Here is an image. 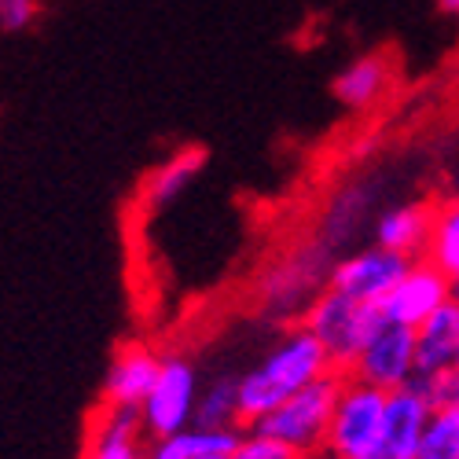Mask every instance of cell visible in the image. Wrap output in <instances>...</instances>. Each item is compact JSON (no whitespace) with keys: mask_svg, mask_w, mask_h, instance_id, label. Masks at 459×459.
<instances>
[{"mask_svg":"<svg viewBox=\"0 0 459 459\" xmlns=\"http://www.w3.org/2000/svg\"><path fill=\"white\" fill-rule=\"evenodd\" d=\"M338 371L327 357V350L320 346V338L298 324L287 327L257 364H250L239 375V401H243V423H257L269 411H276L283 401H290L294 394H301L305 386H313L324 375Z\"/></svg>","mask_w":459,"mask_h":459,"instance_id":"obj_1","label":"cell"},{"mask_svg":"<svg viewBox=\"0 0 459 459\" xmlns=\"http://www.w3.org/2000/svg\"><path fill=\"white\" fill-rule=\"evenodd\" d=\"M378 320H382L378 305L357 301V298L342 294L334 287H324L309 301V309L301 313V324L320 338V346L327 350V357L338 371L357 364V357L368 346V338L378 327Z\"/></svg>","mask_w":459,"mask_h":459,"instance_id":"obj_2","label":"cell"},{"mask_svg":"<svg viewBox=\"0 0 459 459\" xmlns=\"http://www.w3.org/2000/svg\"><path fill=\"white\" fill-rule=\"evenodd\" d=\"M342 382L346 378H342L338 371L324 375L320 382H313V386H305L290 401H283L276 411L257 419L254 430L290 445L301 455L327 448V430H331V415H334V404H338V394H342Z\"/></svg>","mask_w":459,"mask_h":459,"instance_id":"obj_3","label":"cell"},{"mask_svg":"<svg viewBox=\"0 0 459 459\" xmlns=\"http://www.w3.org/2000/svg\"><path fill=\"white\" fill-rule=\"evenodd\" d=\"M386 404H390V394L371 386V382H360V378L342 382L331 430H327V455L364 459L368 452H375L382 437V423H386Z\"/></svg>","mask_w":459,"mask_h":459,"instance_id":"obj_4","label":"cell"},{"mask_svg":"<svg viewBox=\"0 0 459 459\" xmlns=\"http://www.w3.org/2000/svg\"><path fill=\"white\" fill-rule=\"evenodd\" d=\"M350 371H353V378L371 382V386L386 390V394L411 386L415 375H419V334H415V327L394 324V320L382 316Z\"/></svg>","mask_w":459,"mask_h":459,"instance_id":"obj_5","label":"cell"},{"mask_svg":"<svg viewBox=\"0 0 459 459\" xmlns=\"http://www.w3.org/2000/svg\"><path fill=\"white\" fill-rule=\"evenodd\" d=\"M199 371L187 357H166L159 382L151 386L147 401L140 404L143 427L151 437H169L184 427L195 423V408H199Z\"/></svg>","mask_w":459,"mask_h":459,"instance_id":"obj_6","label":"cell"},{"mask_svg":"<svg viewBox=\"0 0 459 459\" xmlns=\"http://www.w3.org/2000/svg\"><path fill=\"white\" fill-rule=\"evenodd\" d=\"M411 261L415 257H408V254H397V250H386V247L371 243V247H360V250H353L346 257H338L327 287L382 309V301L394 294V287L411 269Z\"/></svg>","mask_w":459,"mask_h":459,"instance_id":"obj_7","label":"cell"},{"mask_svg":"<svg viewBox=\"0 0 459 459\" xmlns=\"http://www.w3.org/2000/svg\"><path fill=\"white\" fill-rule=\"evenodd\" d=\"M448 298H452V276L441 273L430 257H415L404 280L394 287V294L382 301V316L394 324L419 327V324H427Z\"/></svg>","mask_w":459,"mask_h":459,"instance_id":"obj_8","label":"cell"},{"mask_svg":"<svg viewBox=\"0 0 459 459\" xmlns=\"http://www.w3.org/2000/svg\"><path fill=\"white\" fill-rule=\"evenodd\" d=\"M415 386H423L434 401L427 434L419 441L415 459H459V371L448 375H415Z\"/></svg>","mask_w":459,"mask_h":459,"instance_id":"obj_9","label":"cell"},{"mask_svg":"<svg viewBox=\"0 0 459 459\" xmlns=\"http://www.w3.org/2000/svg\"><path fill=\"white\" fill-rule=\"evenodd\" d=\"M162 360L151 346L143 342H129L118 353L110 357L107 375H103V404L110 408H140L151 394V386L159 382Z\"/></svg>","mask_w":459,"mask_h":459,"instance_id":"obj_10","label":"cell"},{"mask_svg":"<svg viewBox=\"0 0 459 459\" xmlns=\"http://www.w3.org/2000/svg\"><path fill=\"white\" fill-rule=\"evenodd\" d=\"M151 434L143 427L140 408H110L96 415L89 430V445L82 459H147Z\"/></svg>","mask_w":459,"mask_h":459,"instance_id":"obj_11","label":"cell"},{"mask_svg":"<svg viewBox=\"0 0 459 459\" xmlns=\"http://www.w3.org/2000/svg\"><path fill=\"white\" fill-rule=\"evenodd\" d=\"M434 232V210L423 203H397L386 206L371 224V243L408 254V257H427Z\"/></svg>","mask_w":459,"mask_h":459,"instance_id":"obj_12","label":"cell"},{"mask_svg":"<svg viewBox=\"0 0 459 459\" xmlns=\"http://www.w3.org/2000/svg\"><path fill=\"white\" fill-rule=\"evenodd\" d=\"M239 427H199L191 423L169 437H151L147 459H210V455H236L243 445Z\"/></svg>","mask_w":459,"mask_h":459,"instance_id":"obj_13","label":"cell"},{"mask_svg":"<svg viewBox=\"0 0 459 459\" xmlns=\"http://www.w3.org/2000/svg\"><path fill=\"white\" fill-rule=\"evenodd\" d=\"M419 334V375L459 371V298H448L441 309L415 327Z\"/></svg>","mask_w":459,"mask_h":459,"instance_id":"obj_14","label":"cell"},{"mask_svg":"<svg viewBox=\"0 0 459 459\" xmlns=\"http://www.w3.org/2000/svg\"><path fill=\"white\" fill-rule=\"evenodd\" d=\"M394 85V66L386 56L378 52H368V56H357L350 66L338 70V78L331 85L334 100L350 110H371L382 96L390 92Z\"/></svg>","mask_w":459,"mask_h":459,"instance_id":"obj_15","label":"cell"},{"mask_svg":"<svg viewBox=\"0 0 459 459\" xmlns=\"http://www.w3.org/2000/svg\"><path fill=\"white\" fill-rule=\"evenodd\" d=\"M368 210H371V184H346L331 199V206L324 210V221H320V243L334 254L338 247H350L357 239V232L368 221Z\"/></svg>","mask_w":459,"mask_h":459,"instance_id":"obj_16","label":"cell"},{"mask_svg":"<svg viewBox=\"0 0 459 459\" xmlns=\"http://www.w3.org/2000/svg\"><path fill=\"white\" fill-rule=\"evenodd\" d=\"M203 166H206V155H203L199 147L177 151V155H169L155 173L147 177V184H143V203H147L151 210H162V206L177 203L184 191L195 184V177L203 173Z\"/></svg>","mask_w":459,"mask_h":459,"instance_id":"obj_17","label":"cell"},{"mask_svg":"<svg viewBox=\"0 0 459 459\" xmlns=\"http://www.w3.org/2000/svg\"><path fill=\"white\" fill-rule=\"evenodd\" d=\"M195 423L199 427H239L243 423L239 375H213V378L203 382Z\"/></svg>","mask_w":459,"mask_h":459,"instance_id":"obj_18","label":"cell"},{"mask_svg":"<svg viewBox=\"0 0 459 459\" xmlns=\"http://www.w3.org/2000/svg\"><path fill=\"white\" fill-rule=\"evenodd\" d=\"M427 257L441 273L459 276V195L434 206V232H430Z\"/></svg>","mask_w":459,"mask_h":459,"instance_id":"obj_19","label":"cell"},{"mask_svg":"<svg viewBox=\"0 0 459 459\" xmlns=\"http://www.w3.org/2000/svg\"><path fill=\"white\" fill-rule=\"evenodd\" d=\"M236 459H301V452H294L290 445H283V441H276V437L250 427V434L243 437Z\"/></svg>","mask_w":459,"mask_h":459,"instance_id":"obj_20","label":"cell"},{"mask_svg":"<svg viewBox=\"0 0 459 459\" xmlns=\"http://www.w3.org/2000/svg\"><path fill=\"white\" fill-rule=\"evenodd\" d=\"M41 19V0H0V26L4 33H26Z\"/></svg>","mask_w":459,"mask_h":459,"instance_id":"obj_21","label":"cell"},{"mask_svg":"<svg viewBox=\"0 0 459 459\" xmlns=\"http://www.w3.org/2000/svg\"><path fill=\"white\" fill-rule=\"evenodd\" d=\"M437 8L445 15H452V19H459V0H437Z\"/></svg>","mask_w":459,"mask_h":459,"instance_id":"obj_22","label":"cell"},{"mask_svg":"<svg viewBox=\"0 0 459 459\" xmlns=\"http://www.w3.org/2000/svg\"><path fill=\"white\" fill-rule=\"evenodd\" d=\"M364 459H397V455H390V452H382V448H375V452H368Z\"/></svg>","mask_w":459,"mask_h":459,"instance_id":"obj_23","label":"cell"},{"mask_svg":"<svg viewBox=\"0 0 459 459\" xmlns=\"http://www.w3.org/2000/svg\"><path fill=\"white\" fill-rule=\"evenodd\" d=\"M452 298H459V276H452Z\"/></svg>","mask_w":459,"mask_h":459,"instance_id":"obj_24","label":"cell"},{"mask_svg":"<svg viewBox=\"0 0 459 459\" xmlns=\"http://www.w3.org/2000/svg\"><path fill=\"white\" fill-rule=\"evenodd\" d=\"M210 459H236V455H210Z\"/></svg>","mask_w":459,"mask_h":459,"instance_id":"obj_25","label":"cell"}]
</instances>
